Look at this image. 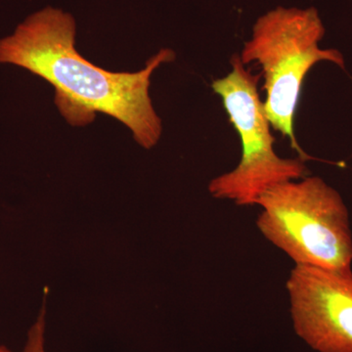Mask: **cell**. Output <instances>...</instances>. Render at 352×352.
Masks as SVG:
<instances>
[{
    "instance_id": "3957f363",
    "label": "cell",
    "mask_w": 352,
    "mask_h": 352,
    "mask_svg": "<svg viewBox=\"0 0 352 352\" xmlns=\"http://www.w3.org/2000/svg\"><path fill=\"white\" fill-rule=\"evenodd\" d=\"M256 226L265 239L294 263L317 267H351L349 210L337 190L317 176L281 183L256 201Z\"/></svg>"
},
{
    "instance_id": "52a82bcc",
    "label": "cell",
    "mask_w": 352,
    "mask_h": 352,
    "mask_svg": "<svg viewBox=\"0 0 352 352\" xmlns=\"http://www.w3.org/2000/svg\"><path fill=\"white\" fill-rule=\"evenodd\" d=\"M0 352H13L8 349V347L3 346V344H0Z\"/></svg>"
},
{
    "instance_id": "8992f818",
    "label": "cell",
    "mask_w": 352,
    "mask_h": 352,
    "mask_svg": "<svg viewBox=\"0 0 352 352\" xmlns=\"http://www.w3.org/2000/svg\"><path fill=\"white\" fill-rule=\"evenodd\" d=\"M45 333L46 307L43 305L36 321L28 331L27 340L22 352H46Z\"/></svg>"
},
{
    "instance_id": "6da1fadb",
    "label": "cell",
    "mask_w": 352,
    "mask_h": 352,
    "mask_svg": "<svg viewBox=\"0 0 352 352\" xmlns=\"http://www.w3.org/2000/svg\"><path fill=\"white\" fill-rule=\"evenodd\" d=\"M71 14L47 7L0 39V63L12 64L41 76L56 90L60 112L73 126H85L95 113L110 116L131 129L136 142L152 149L161 138L162 120L150 98V78L175 52L164 48L136 73H113L80 56L75 47Z\"/></svg>"
},
{
    "instance_id": "5b68a950",
    "label": "cell",
    "mask_w": 352,
    "mask_h": 352,
    "mask_svg": "<svg viewBox=\"0 0 352 352\" xmlns=\"http://www.w3.org/2000/svg\"><path fill=\"white\" fill-rule=\"evenodd\" d=\"M294 328L318 352H352V270L296 264L286 284Z\"/></svg>"
},
{
    "instance_id": "7a4b0ae2",
    "label": "cell",
    "mask_w": 352,
    "mask_h": 352,
    "mask_svg": "<svg viewBox=\"0 0 352 352\" xmlns=\"http://www.w3.org/2000/svg\"><path fill=\"white\" fill-rule=\"evenodd\" d=\"M325 27L314 7L307 9L277 7L259 17L245 41L241 61L256 62L263 69L266 98L264 111L270 126L288 138L293 148L305 155L294 131V119L300 102L303 80L320 62H331L340 69L346 62L339 50H322L319 43Z\"/></svg>"
},
{
    "instance_id": "277c9868",
    "label": "cell",
    "mask_w": 352,
    "mask_h": 352,
    "mask_svg": "<svg viewBox=\"0 0 352 352\" xmlns=\"http://www.w3.org/2000/svg\"><path fill=\"white\" fill-rule=\"evenodd\" d=\"M231 71L212 83L231 124L240 136L242 155L233 170L210 180L208 192L239 206L256 205L268 189L308 176L303 157L284 159L275 152V138L259 96L261 76L252 75L239 55L231 58Z\"/></svg>"
}]
</instances>
